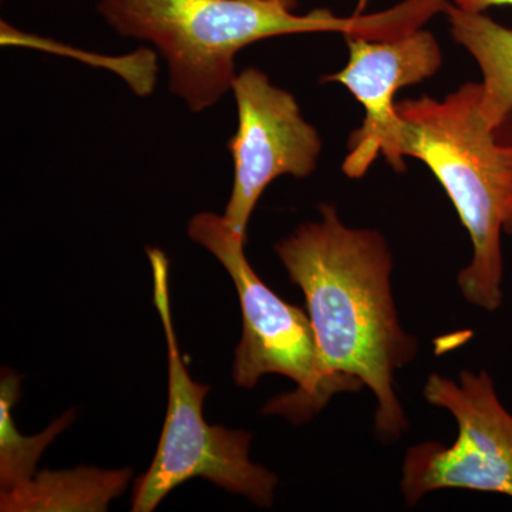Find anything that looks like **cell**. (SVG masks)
Listing matches in <instances>:
<instances>
[{"label": "cell", "instance_id": "cell-1", "mask_svg": "<svg viewBox=\"0 0 512 512\" xmlns=\"http://www.w3.org/2000/svg\"><path fill=\"white\" fill-rule=\"evenodd\" d=\"M319 212L320 221L275 245L305 295L318 349L315 375L308 392L278 394L264 414L298 426L318 416L335 394L367 387L377 400V434L392 443L409 429L394 376L419 353L394 302L392 252L379 231L346 227L333 205L322 204Z\"/></svg>", "mask_w": 512, "mask_h": 512}, {"label": "cell", "instance_id": "cell-2", "mask_svg": "<svg viewBox=\"0 0 512 512\" xmlns=\"http://www.w3.org/2000/svg\"><path fill=\"white\" fill-rule=\"evenodd\" d=\"M99 10L121 36L157 46L170 69L171 92L197 113L231 90L235 56L259 40L318 32L390 40L421 23L412 0L350 18L325 9L299 16L264 0H100Z\"/></svg>", "mask_w": 512, "mask_h": 512}, {"label": "cell", "instance_id": "cell-3", "mask_svg": "<svg viewBox=\"0 0 512 512\" xmlns=\"http://www.w3.org/2000/svg\"><path fill=\"white\" fill-rule=\"evenodd\" d=\"M480 83L443 100L396 103L400 117L394 170L404 157L430 168L456 208L473 244V258L457 282L471 305L487 312L503 302L501 235H512V146L495 137L480 111Z\"/></svg>", "mask_w": 512, "mask_h": 512}, {"label": "cell", "instance_id": "cell-4", "mask_svg": "<svg viewBox=\"0 0 512 512\" xmlns=\"http://www.w3.org/2000/svg\"><path fill=\"white\" fill-rule=\"evenodd\" d=\"M153 271L154 306L163 323L168 355V407L156 456L134 485L133 512H151L174 488L204 478L258 507H271L278 477L249 460L248 431L211 426L202 406L211 386L194 382L185 367L170 301V262L161 249L147 248Z\"/></svg>", "mask_w": 512, "mask_h": 512}, {"label": "cell", "instance_id": "cell-5", "mask_svg": "<svg viewBox=\"0 0 512 512\" xmlns=\"http://www.w3.org/2000/svg\"><path fill=\"white\" fill-rule=\"evenodd\" d=\"M423 394L456 419L458 434L450 447L424 441L407 450L400 481L407 507L439 490L512 498V414L498 399L491 376L464 370L456 382L433 373Z\"/></svg>", "mask_w": 512, "mask_h": 512}, {"label": "cell", "instance_id": "cell-6", "mask_svg": "<svg viewBox=\"0 0 512 512\" xmlns=\"http://www.w3.org/2000/svg\"><path fill=\"white\" fill-rule=\"evenodd\" d=\"M188 237L221 262L237 288L242 339L232 367L235 384L251 389L262 376L275 373L296 383L293 392H308L318 360L308 313L264 284L245 255L247 241L229 228L224 217L211 212L195 215L188 224Z\"/></svg>", "mask_w": 512, "mask_h": 512}, {"label": "cell", "instance_id": "cell-7", "mask_svg": "<svg viewBox=\"0 0 512 512\" xmlns=\"http://www.w3.org/2000/svg\"><path fill=\"white\" fill-rule=\"evenodd\" d=\"M238 130L229 140L234 184L224 220L248 241V224L262 192L282 175L305 178L315 171L322 140L303 119L295 97L274 86L265 73L245 69L231 87Z\"/></svg>", "mask_w": 512, "mask_h": 512}, {"label": "cell", "instance_id": "cell-8", "mask_svg": "<svg viewBox=\"0 0 512 512\" xmlns=\"http://www.w3.org/2000/svg\"><path fill=\"white\" fill-rule=\"evenodd\" d=\"M346 42L348 64L323 82L342 84L365 107V121L350 137L343 161L345 174L360 178L379 156L394 168L400 130L394 96L439 72L443 53L436 37L421 29L392 40L352 36Z\"/></svg>", "mask_w": 512, "mask_h": 512}, {"label": "cell", "instance_id": "cell-9", "mask_svg": "<svg viewBox=\"0 0 512 512\" xmlns=\"http://www.w3.org/2000/svg\"><path fill=\"white\" fill-rule=\"evenodd\" d=\"M450 32L483 74L480 111L498 140L512 146V29L453 3L446 9Z\"/></svg>", "mask_w": 512, "mask_h": 512}, {"label": "cell", "instance_id": "cell-10", "mask_svg": "<svg viewBox=\"0 0 512 512\" xmlns=\"http://www.w3.org/2000/svg\"><path fill=\"white\" fill-rule=\"evenodd\" d=\"M131 470L42 471L28 483L0 493V511H106L126 490Z\"/></svg>", "mask_w": 512, "mask_h": 512}, {"label": "cell", "instance_id": "cell-11", "mask_svg": "<svg viewBox=\"0 0 512 512\" xmlns=\"http://www.w3.org/2000/svg\"><path fill=\"white\" fill-rule=\"evenodd\" d=\"M20 380L10 369L2 370L0 383V493L28 483L36 474V464L43 451L73 419V412L64 414L42 434L25 437L16 429L13 406L20 396Z\"/></svg>", "mask_w": 512, "mask_h": 512}, {"label": "cell", "instance_id": "cell-12", "mask_svg": "<svg viewBox=\"0 0 512 512\" xmlns=\"http://www.w3.org/2000/svg\"><path fill=\"white\" fill-rule=\"evenodd\" d=\"M456 8L468 13H484L493 6H512V0H453Z\"/></svg>", "mask_w": 512, "mask_h": 512}, {"label": "cell", "instance_id": "cell-13", "mask_svg": "<svg viewBox=\"0 0 512 512\" xmlns=\"http://www.w3.org/2000/svg\"><path fill=\"white\" fill-rule=\"evenodd\" d=\"M264 2L274 3V5L282 6V8L295 10L298 6V0H264Z\"/></svg>", "mask_w": 512, "mask_h": 512}]
</instances>
